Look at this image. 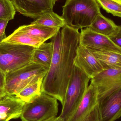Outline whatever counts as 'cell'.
Returning a JSON list of instances; mask_svg holds the SVG:
<instances>
[{"label": "cell", "instance_id": "1", "mask_svg": "<svg viewBox=\"0 0 121 121\" xmlns=\"http://www.w3.org/2000/svg\"><path fill=\"white\" fill-rule=\"evenodd\" d=\"M79 36V30L66 25L51 38L53 56L42 91L59 101L62 105L74 66Z\"/></svg>", "mask_w": 121, "mask_h": 121}, {"label": "cell", "instance_id": "2", "mask_svg": "<svg viewBox=\"0 0 121 121\" xmlns=\"http://www.w3.org/2000/svg\"><path fill=\"white\" fill-rule=\"evenodd\" d=\"M62 9L66 25L78 30L89 27L101 13L96 0H66Z\"/></svg>", "mask_w": 121, "mask_h": 121}, {"label": "cell", "instance_id": "3", "mask_svg": "<svg viewBox=\"0 0 121 121\" xmlns=\"http://www.w3.org/2000/svg\"><path fill=\"white\" fill-rule=\"evenodd\" d=\"M49 68L33 62L5 75L6 95H16L27 86L43 80Z\"/></svg>", "mask_w": 121, "mask_h": 121}, {"label": "cell", "instance_id": "4", "mask_svg": "<svg viewBox=\"0 0 121 121\" xmlns=\"http://www.w3.org/2000/svg\"><path fill=\"white\" fill-rule=\"evenodd\" d=\"M35 48L4 41L0 43V70L6 75L33 62Z\"/></svg>", "mask_w": 121, "mask_h": 121}, {"label": "cell", "instance_id": "5", "mask_svg": "<svg viewBox=\"0 0 121 121\" xmlns=\"http://www.w3.org/2000/svg\"><path fill=\"white\" fill-rule=\"evenodd\" d=\"M90 80L91 78L82 70L74 66L59 116L64 121H68L76 110L88 87Z\"/></svg>", "mask_w": 121, "mask_h": 121}, {"label": "cell", "instance_id": "6", "mask_svg": "<svg viewBox=\"0 0 121 121\" xmlns=\"http://www.w3.org/2000/svg\"><path fill=\"white\" fill-rule=\"evenodd\" d=\"M58 112L57 99L42 92L32 101L26 103L20 118L22 121H43L56 116Z\"/></svg>", "mask_w": 121, "mask_h": 121}, {"label": "cell", "instance_id": "7", "mask_svg": "<svg viewBox=\"0 0 121 121\" xmlns=\"http://www.w3.org/2000/svg\"><path fill=\"white\" fill-rule=\"evenodd\" d=\"M90 84L97 87L99 100L121 87V69L104 70L91 79Z\"/></svg>", "mask_w": 121, "mask_h": 121}, {"label": "cell", "instance_id": "8", "mask_svg": "<svg viewBox=\"0 0 121 121\" xmlns=\"http://www.w3.org/2000/svg\"><path fill=\"white\" fill-rule=\"evenodd\" d=\"M17 12L35 20L45 12L53 11L58 0H11Z\"/></svg>", "mask_w": 121, "mask_h": 121}, {"label": "cell", "instance_id": "9", "mask_svg": "<svg viewBox=\"0 0 121 121\" xmlns=\"http://www.w3.org/2000/svg\"><path fill=\"white\" fill-rule=\"evenodd\" d=\"M101 121H115L121 117V86L99 100Z\"/></svg>", "mask_w": 121, "mask_h": 121}, {"label": "cell", "instance_id": "10", "mask_svg": "<svg viewBox=\"0 0 121 121\" xmlns=\"http://www.w3.org/2000/svg\"><path fill=\"white\" fill-rule=\"evenodd\" d=\"M79 45L121 54V49L116 45L109 37L97 33L89 27L81 30Z\"/></svg>", "mask_w": 121, "mask_h": 121}, {"label": "cell", "instance_id": "11", "mask_svg": "<svg viewBox=\"0 0 121 121\" xmlns=\"http://www.w3.org/2000/svg\"><path fill=\"white\" fill-rule=\"evenodd\" d=\"M74 65L82 70L91 79L104 70L96 57L85 47L79 45L77 49Z\"/></svg>", "mask_w": 121, "mask_h": 121}, {"label": "cell", "instance_id": "12", "mask_svg": "<svg viewBox=\"0 0 121 121\" xmlns=\"http://www.w3.org/2000/svg\"><path fill=\"white\" fill-rule=\"evenodd\" d=\"M99 92L97 87L90 84L74 112L67 121H81L98 104Z\"/></svg>", "mask_w": 121, "mask_h": 121}, {"label": "cell", "instance_id": "13", "mask_svg": "<svg viewBox=\"0 0 121 121\" xmlns=\"http://www.w3.org/2000/svg\"><path fill=\"white\" fill-rule=\"evenodd\" d=\"M26 103L15 95L4 96L0 99V119L9 121L20 118Z\"/></svg>", "mask_w": 121, "mask_h": 121}, {"label": "cell", "instance_id": "14", "mask_svg": "<svg viewBox=\"0 0 121 121\" xmlns=\"http://www.w3.org/2000/svg\"><path fill=\"white\" fill-rule=\"evenodd\" d=\"M96 57L104 70L121 69V54L111 51L86 47Z\"/></svg>", "mask_w": 121, "mask_h": 121}, {"label": "cell", "instance_id": "15", "mask_svg": "<svg viewBox=\"0 0 121 121\" xmlns=\"http://www.w3.org/2000/svg\"><path fill=\"white\" fill-rule=\"evenodd\" d=\"M60 30V28L51 27L30 23V25L21 26L16 30L46 42L54 37Z\"/></svg>", "mask_w": 121, "mask_h": 121}, {"label": "cell", "instance_id": "16", "mask_svg": "<svg viewBox=\"0 0 121 121\" xmlns=\"http://www.w3.org/2000/svg\"><path fill=\"white\" fill-rule=\"evenodd\" d=\"M92 31L109 37L116 33L118 26L111 19L101 14L97 15L89 27Z\"/></svg>", "mask_w": 121, "mask_h": 121}, {"label": "cell", "instance_id": "17", "mask_svg": "<svg viewBox=\"0 0 121 121\" xmlns=\"http://www.w3.org/2000/svg\"><path fill=\"white\" fill-rule=\"evenodd\" d=\"M53 54V46L52 42L44 43L35 49L33 62L49 68Z\"/></svg>", "mask_w": 121, "mask_h": 121}, {"label": "cell", "instance_id": "18", "mask_svg": "<svg viewBox=\"0 0 121 121\" xmlns=\"http://www.w3.org/2000/svg\"><path fill=\"white\" fill-rule=\"evenodd\" d=\"M3 41L31 46L35 48L45 42L43 40L32 37L24 33L17 31L16 30L7 37Z\"/></svg>", "mask_w": 121, "mask_h": 121}, {"label": "cell", "instance_id": "19", "mask_svg": "<svg viewBox=\"0 0 121 121\" xmlns=\"http://www.w3.org/2000/svg\"><path fill=\"white\" fill-rule=\"evenodd\" d=\"M31 23L60 28H62L66 25L62 17L55 13L53 11H48L44 13Z\"/></svg>", "mask_w": 121, "mask_h": 121}, {"label": "cell", "instance_id": "20", "mask_svg": "<svg viewBox=\"0 0 121 121\" xmlns=\"http://www.w3.org/2000/svg\"><path fill=\"white\" fill-rule=\"evenodd\" d=\"M43 80H41L34 84L25 87L15 95L26 103L32 101L40 95L42 93V87Z\"/></svg>", "mask_w": 121, "mask_h": 121}, {"label": "cell", "instance_id": "21", "mask_svg": "<svg viewBox=\"0 0 121 121\" xmlns=\"http://www.w3.org/2000/svg\"><path fill=\"white\" fill-rule=\"evenodd\" d=\"M100 7L114 16L121 18V0H96Z\"/></svg>", "mask_w": 121, "mask_h": 121}, {"label": "cell", "instance_id": "22", "mask_svg": "<svg viewBox=\"0 0 121 121\" xmlns=\"http://www.w3.org/2000/svg\"><path fill=\"white\" fill-rule=\"evenodd\" d=\"M16 12L11 0H0V20H13Z\"/></svg>", "mask_w": 121, "mask_h": 121}, {"label": "cell", "instance_id": "23", "mask_svg": "<svg viewBox=\"0 0 121 121\" xmlns=\"http://www.w3.org/2000/svg\"><path fill=\"white\" fill-rule=\"evenodd\" d=\"M81 121H101L99 117L98 104L85 118Z\"/></svg>", "mask_w": 121, "mask_h": 121}, {"label": "cell", "instance_id": "24", "mask_svg": "<svg viewBox=\"0 0 121 121\" xmlns=\"http://www.w3.org/2000/svg\"><path fill=\"white\" fill-rule=\"evenodd\" d=\"M109 38L116 45L121 49V25L118 26L116 33Z\"/></svg>", "mask_w": 121, "mask_h": 121}, {"label": "cell", "instance_id": "25", "mask_svg": "<svg viewBox=\"0 0 121 121\" xmlns=\"http://www.w3.org/2000/svg\"><path fill=\"white\" fill-rule=\"evenodd\" d=\"M9 21L8 20H0V43L2 42L7 37L5 30Z\"/></svg>", "mask_w": 121, "mask_h": 121}, {"label": "cell", "instance_id": "26", "mask_svg": "<svg viewBox=\"0 0 121 121\" xmlns=\"http://www.w3.org/2000/svg\"><path fill=\"white\" fill-rule=\"evenodd\" d=\"M5 74L0 70V99L5 96Z\"/></svg>", "mask_w": 121, "mask_h": 121}, {"label": "cell", "instance_id": "27", "mask_svg": "<svg viewBox=\"0 0 121 121\" xmlns=\"http://www.w3.org/2000/svg\"><path fill=\"white\" fill-rule=\"evenodd\" d=\"M43 121H65L59 116L56 117V116L51 117L48 119H46Z\"/></svg>", "mask_w": 121, "mask_h": 121}, {"label": "cell", "instance_id": "28", "mask_svg": "<svg viewBox=\"0 0 121 121\" xmlns=\"http://www.w3.org/2000/svg\"><path fill=\"white\" fill-rule=\"evenodd\" d=\"M0 121H2V120H0Z\"/></svg>", "mask_w": 121, "mask_h": 121}]
</instances>
